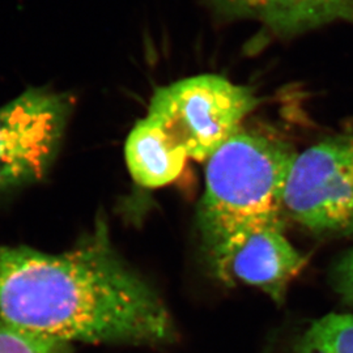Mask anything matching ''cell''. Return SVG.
<instances>
[{
    "instance_id": "obj_1",
    "label": "cell",
    "mask_w": 353,
    "mask_h": 353,
    "mask_svg": "<svg viewBox=\"0 0 353 353\" xmlns=\"http://www.w3.org/2000/svg\"><path fill=\"white\" fill-rule=\"evenodd\" d=\"M0 319L65 343L157 345L176 338L164 303L114 252L103 225L63 254L0 245Z\"/></svg>"
},
{
    "instance_id": "obj_2",
    "label": "cell",
    "mask_w": 353,
    "mask_h": 353,
    "mask_svg": "<svg viewBox=\"0 0 353 353\" xmlns=\"http://www.w3.org/2000/svg\"><path fill=\"white\" fill-rule=\"evenodd\" d=\"M297 153L275 137L239 130L207 160L199 229L205 250L243 229L283 223Z\"/></svg>"
},
{
    "instance_id": "obj_3",
    "label": "cell",
    "mask_w": 353,
    "mask_h": 353,
    "mask_svg": "<svg viewBox=\"0 0 353 353\" xmlns=\"http://www.w3.org/2000/svg\"><path fill=\"white\" fill-rule=\"evenodd\" d=\"M259 103L252 88L204 74L157 89L147 117L189 160L207 161Z\"/></svg>"
},
{
    "instance_id": "obj_4",
    "label": "cell",
    "mask_w": 353,
    "mask_h": 353,
    "mask_svg": "<svg viewBox=\"0 0 353 353\" xmlns=\"http://www.w3.org/2000/svg\"><path fill=\"white\" fill-rule=\"evenodd\" d=\"M284 214L319 236L353 234V135L323 140L296 156Z\"/></svg>"
},
{
    "instance_id": "obj_5",
    "label": "cell",
    "mask_w": 353,
    "mask_h": 353,
    "mask_svg": "<svg viewBox=\"0 0 353 353\" xmlns=\"http://www.w3.org/2000/svg\"><path fill=\"white\" fill-rule=\"evenodd\" d=\"M72 109L65 93L30 88L0 108V190L37 181L51 164Z\"/></svg>"
},
{
    "instance_id": "obj_6",
    "label": "cell",
    "mask_w": 353,
    "mask_h": 353,
    "mask_svg": "<svg viewBox=\"0 0 353 353\" xmlns=\"http://www.w3.org/2000/svg\"><path fill=\"white\" fill-rule=\"evenodd\" d=\"M283 230L284 223L243 229L208 250L216 275L225 283L256 287L283 303L290 281L306 265Z\"/></svg>"
},
{
    "instance_id": "obj_7",
    "label": "cell",
    "mask_w": 353,
    "mask_h": 353,
    "mask_svg": "<svg viewBox=\"0 0 353 353\" xmlns=\"http://www.w3.org/2000/svg\"><path fill=\"white\" fill-rule=\"evenodd\" d=\"M217 21L249 20L270 37L290 39L334 23L353 26V0H204Z\"/></svg>"
},
{
    "instance_id": "obj_8",
    "label": "cell",
    "mask_w": 353,
    "mask_h": 353,
    "mask_svg": "<svg viewBox=\"0 0 353 353\" xmlns=\"http://www.w3.org/2000/svg\"><path fill=\"white\" fill-rule=\"evenodd\" d=\"M125 156L135 182L148 189L161 188L176 181L189 160L148 117L140 119L131 130Z\"/></svg>"
},
{
    "instance_id": "obj_9",
    "label": "cell",
    "mask_w": 353,
    "mask_h": 353,
    "mask_svg": "<svg viewBox=\"0 0 353 353\" xmlns=\"http://www.w3.org/2000/svg\"><path fill=\"white\" fill-rule=\"evenodd\" d=\"M265 353H353V316H322L288 341L270 345Z\"/></svg>"
},
{
    "instance_id": "obj_10",
    "label": "cell",
    "mask_w": 353,
    "mask_h": 353,
    "mask_svg": "<svg viewBox=\"0 0 353 353\" xmlns=\"http://www.w3.org/2000/svg\"><path fill=\"white\" fill-rule=\"evenodd\" d=\"M0 353H71V347L0 319Z\"/></svg>"
},
{
    "instance_id": "obj_11",
    "label": "cell",
    "mask_w": 353,
    "mask_h": 353,
    "mask_svg": "<svg viewBox=\"0 0 353 353\" xmlns=\"http://www.w3.org/2000/svg\"><path fill=\"white\" fill-rule=\"evenodd\" d=\"M331 283L344 303L353 305V249L345 252L334 265Z\"/></svg>"
}]
</instances>
